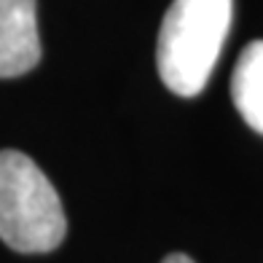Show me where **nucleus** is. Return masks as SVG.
Instances as JSON below:
<instances>
[{
    "mask_svg": "<svg viewBox=\"0 0 263 263\" xmlns=\"http://www.w3.org/2000/svg\"><path fill=\"white\" fill-rule=\"evenodd\" d=\"M161 263H194L188 255H183V253H172V255H166Z\"/></svg>",
    "mask_w": 263,
    "mask_h": 263,
    "instance_id": "5",
    "label": "nucleus"
},
{
    "mask_svg": "<svg viewBox=\"0 0 263 263\" xmlns=\"http://www.w3.org/2000/svg\"><path fill=\"white\" fill-rule=\"evenodd\" d=\"M41 62L35 0H0V78L25 76Z\"/></svg>",
    "mask_w": 263,
    "mask_h": 263,
    "instance_id": "3",
    "label": "nucleus"
},
{
    "mask_svg": "<svg viewBox=\"0 0 263 263\" xmlns=\"http://www.w3.org/2000/svg\"><path fill=\"white\" fill-rule=\"evenodd\" d=\"M231 100L250 129L263 135V41L245 46L231 76Z\"/></svg>",
    "mask_w": 263,
    "mask_h": 263,
    "instance_id": "4",
    "label": "nucleus"
},
{
    "mask_svg": "<svg viewBox=\"0 0 263 263\" xmlns=\"http://www.w3.org/2000/svg\"><path fill=\"white\" fill-rule=\"evenodd\" d=\"M62 199L46 172L19 151H0V239L16 253H51L65 242Z\"/></svg>",
    "mask_w": 263,
    "mask_h": 263,
    "instance_id": "2",
    "label": "nucleus"
},
{
    "mask_svg": "<svg viewBox=\"0 0 263 263\" xmlns=\"http://www.w3.org/2000/svg\"><path fill=\"white\" fill-rule=\"evenodd\" d=\"M234 19V0H172L156 43V67L177 97L207 86Z\"/></svg>",
    "mask_w": 263,
    "mask_h": 263,
    "instance_id": "1",
    "label": "nucleus"
}]
</instances>
